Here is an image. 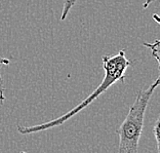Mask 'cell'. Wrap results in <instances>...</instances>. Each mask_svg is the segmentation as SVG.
<instances>
[{"instance_id": "cell-6", "label": "cell", "mask_w": 160, "mask_h": 153, "mask_svg": "<svg viewBox=\"0 0 160 153\" xmlns=\"http://www.w3.org/2000/svg\"><path fill=\"white\" fill-rule=\"evenodd\" d=\"M5 101V97H4V86H3V80H2V76L0 73V103H3Z\"/></svg>"}, {"instance_id": "cell-1", "label": "cell", "mask_w": 160, "mask_h": 153, "mask_svg": "<svg viewBox=\"0 0 160 153\" xmlns=\"http://www.w3.org/2000/svg\"><path fill=\"white\" fill-rule=\"evenodd\" d=\"M102 62H103V68L105 71L103 81L81 103H79L77 106L72 108L67 113L63 114L60 117L53 120H50V121H46L44 123H40V125H36L32 126L18 125L17 126L18 132L22 135H30V134L42 132V130H50L56 126H60L62 125H64L65 122L73 117L74 115L78 114L82 109L88 106L92 102L97 100L98 97H100L102 94H104L109 87L115 84L119 80L120 81H124L125 79L124 75L127 68L132 66V61H129L126 58L124 50H120V52H118L116 54H113V56H104L102 58Z\"/></svg>"}, {"instance_id": "cell-9", "label": "cell", "mask_w": 160, "mask_h": 153, "mask_svg": "<svg viewBox=\"0 0 160 153\" xmlns=\"http://www.w3.org/2000/svg\"><path fill=\"white\" fill-rule=\"evenodd\" d=\"M20 153H27V152H25V151H22V152H20Z\"/></svg>"}, {"instance_id": "cell-3", "label": "cell", "mask_w": 160, "mask_h": 153, "mask_svg": "<svg viewBox=\"0 0 160 153\" xmlns=\"http://www.w3.org/2000/svg\"><path fill=\"white\" fill-rule=\"evenodd\" d=\"M76 1H77V0H64V5H63V10H62L61 21H65L67 19L69 13L71 12L72 7L75 5Z\"/></svg>"}, {"instance_id": "cell-2", "label": "cell", "mask_w": 160, "mask_h": 153, "mask_svg": "<svg viewBox=\"0 0 160 153\" xmlns=\"http://www.w3.org/2000/svg\"><path fill=\"white\" fill-rule=\"evenodd\" d=\"M159 83L160 77H157L148 89L141 90L137 94L126 117L116 132L119 138L118 153H138L139 142L144 129L145 113Z\"/></svg>"}, {"instance_id": "cell-4", "label": "cell", "mask_w": 160, "mask_h": 153, "mask_svg": "<svg viewBox=\"0 0 160 153\" xmlns=\"http://www.w3.org/2000/svg\"><path fill=\"white\" fill-rule=\"evenodd\" d=\"M144 45L145 46H147L148 48H150L151 49V52H152V56H153L156 61H157V63H158V67H159V63H160V61H159V40L158 39H156L155 40V42L153 43V44H150V43H144Z\"/></svg>"}, {"instance_id": "cell-8", "label": "cell", "mask_w": 160, "mask_h": 153, "mask_svg": "<svg viewBox=\"0 0 160 153\" xmlns=\"http://www.w3.org/2000/svg\"><path fill=\"white\" fill-rule=\"evenodd\" d=\"M154 1H155V0H146V1L144 2V4H143V8H148V6Z\"/></svg>"}, {"instance_id": "cell-5", "label": "cell", "mask_w": 160, "mask_h": 153, "mask_svg": "<svg viewBox=\"0 0 160 153\" xmlns=\"http://www.w3.org/2000/svg\"><path fill=\"white\" fill-rule=\"evenodd\" d=\"M159 123H160V119L157 118V120L155 121V125L153 127V133H154V137L156 140V144H157V151L158 153L160 152V141H159Z\"/></svg>"}, {"instance_id": "cell-7", "label": "cell", "mask_w": 160, "mask_h": 153, "mask_svg": "<svg viewBox=\"0 0 160 153\" xmlns=\"http://www.w3.org/2000/svg\"><path fill=\"white\" fill-rule=\"evenodd\" d=\"M9 60L8 59H5V58H1L0 57V67L2 66V65H9Z\"/></svg>"}]
</instances>
